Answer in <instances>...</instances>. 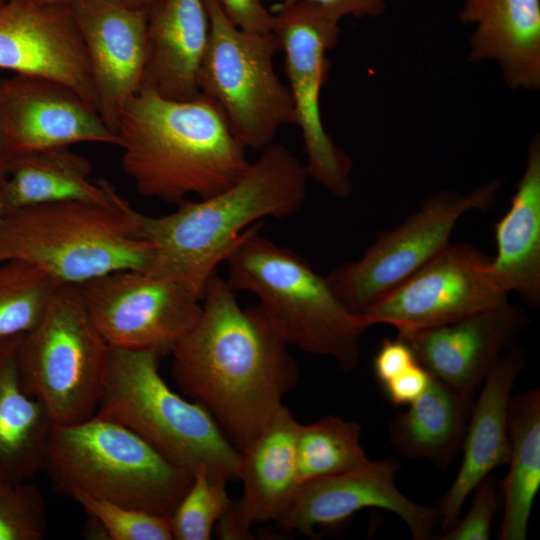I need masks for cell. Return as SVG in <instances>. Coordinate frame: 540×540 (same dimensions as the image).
Returning <instances> with one entry per match:
<instances>
[{"mask_svg": "<svg viewBox=\"0 0 540 540\" xmlns=\"http://www.w3.org/2000/svg\"><path fill=\"white\" fill-rule=\"evenodd\" d=\"M171 372L180 390L203 405L242 452L283 406L298 367L262 308H243L215 272L199 318L172 348Z\"/></svg>", "mask_w": 540, "mask_h": 540, "instance_id": "obj_1", "label": "cell"}, {"mask_svg": "<svg viewBox=\"0 0 540 540\" xmlns=\"http://www.w3.org/2000/svg\"><path fill=\"white\" fill-rule=\"evenodd\" d=\"M308 178L305 165L286 146L273 142L220 192L184 201L161 216L141 213L139 234L153 246L145 271L201 300L209 279L246 229L260 219L286 218L300 210Z\"/></svg>", "mask_w": 540, "mask_h": 540, "instance_id": "obj_2", "label": "cell"}, {"mask_svg": "<svg viewBox=\"0 0 540 540\" xmlns=\"http://www.w3.org/2000/svg\"><path fill=\"white\" fill-rule=\"evenodd\" d=\"M116 135L137 191L170 204L214 195L250 164L220 108L200 93L172 100L143 86L120 112Z\"/></svg>", "mask_w": 540, "mask_h": 540, "instance_id": "obj_3", "label": "cell"}, {"mask_svg": "<svg viewBox=\"0 0 540 540\" xmlns=\"http://www.w3.org/2000/svg\"><path fill=\"white\" fill-rule=\"evenodd\" d=\"M246 229L227 256L229 286L256 295L270 324L288 345L337 362L345 372L359 362L361 338L369 328L348 310L326 276L294 251Z\"/></svg>", "mask_w": 540, "mask_h": 540, "instance_id": "obj_4", "label": "cell"}, {"mask_svg": "<svg viewBox=\"0 0 540 540\" xmlns=\"http://www.w3.org/2000/svg\"><path fill=\"white\" fill-rule=\"evenodd\" d=\"M131 206L64 201L6 211L0 222V263L28 262L63 285H80L125 270H145L153 246L139 234Z\"/></svg>", "mask_w": 540, "mask_h": 540, "instance_id": "obj_5", "label": "cell"}, {"mask_svg": "<svg viewBox=\"0 0 540 540\" xmlns=\"http://www.w3.org/2000/svg\"><path fill=\"white\" fill-rule=\"evenodd\" d=\"M43 471L66 496L82 493L167 517L193 480L135 432L96 414L74 424L53 423Z\"/></svg>", "mask_w": 540, "mask_h": 540, "instance_id": "obj_6", "label": "cell"}, {"mask_svg": "<svg viewBox=\"0 0 540 540\" xmlns=\"http://www.w3.org/2000/svg\"><path fill=\"white\" fill-rule=\"evenodd\" d=\"M161 354L111 348L96 415L119 423L194 475L204 469L239 479L241 452L210 412L174 392L159 371Z\"/></svg>", "mask_w": 540, "mask_h": 540, "instance_id": "obj_7", "label": "cell"}, {"mask_svg": "<svg viewBox=\"0 0 540 540\" xmlns=\"http://www.w3.org/2000/svg\"><path fill=\"white\" fill-rule=\"evenodd\" d=\"M110 351L77 286L61 285L18 345L22 388L54 424L84 421L96 413Z\"/></svg>", "mask_w": 540, "mask_h": 540, "instance_id": "obj_8", "label": "cell"}, {"mask_svg": "<svg viewBox=\"0 0 540 540\" xmlns=\"http://www.w3.org/2000/svg\"><path fill=\"white\" fill-rule=\"evenodd\" d=\"M209 37L200 64L199 93L224 114L237 140L262 150L285 125H296L294 101L275 72L280 51L275 33H249L237 28L218 0H203Z\"/></svg>", "mask_w": 540, "mask_h": 540, "instance_id": "obj_9", "label": "cell"}, {"mask_svg": "<svg viewBox=\"0 0 540 540\" xmlns=\"http://www.w3.org/2000/svg\"><path fill=\"white\" fill-rule=\"evenodd\" d=\"M502 183L495 179L465 194L443 190L425 198L400 225L381 233L358 260L326 276L338 299L351 312L364 315L450 243L464 214L493 207Z\"/></svg>", "mask_w": 540, "mask_h": 540, "instance_id": "obj_10", "label": "cell"}, {"mask_svg": "<svg viewBox=\"0 0 540 540\" xmlns=\"http://www.w3.org/2000/svg\"><path fill=\"white\" fill-rule=\"evenodd\" d=\"M270 11L284 53L307 174L336 197L348 198L353 191L352 160L326 132L320 113V92L329 72L326 53L338 43V23L309 0H284Z\"/></svg>", "mask_w": 540, "mask_h": 540, "instance_id": "obj_11", "label": "cell"}, {"mask_svg": "<svg viewBox=\"0 0 540 540\" xmlns=\"http://www.w3.org/2000/svg\"><path fill=\"white\" fill-rule=\"evenodd\" d=\"M76 286L111 348L168 354L201 312L200 299L142 269L112 272Z\"/></svg>", "mask_w": 540, "mask_h": 540, "instance_id": "obj_12", "label": "cell"}, {"mask_svg": "<svg viewBox=\"0 0 540 540\" xmlns=\"http://www.w3.org/2000/svg\"><path fill=\"white\" fill-rule=\"evenodd\" d=\"M492 256L468 242L449 243L363 316L368 327L397 333L440 327L508 300L491 272Z\"/></svg>", "mask_w": 540, "mask_h": 540, "instance_id": "obj_13", "label": "cell"}, {"mask_svg": "<svg viewBox=\"0 0 540 540\" xmlns=\"http://www.w3.org/2000/svg\"><path fill=\"white\" fill-rule=\"evenodd\" d=\"M0 140L8 161L77 143L119 145L98 110L76 91L21 74L0 80Z\"/></svg>", "mask_w": 540, "mask_h": 540, "instance_id": "obj_14", "label": "cell"}, {"mask_svg": "<svg viewBox=\"0 0 540 540\" xmlns=\"http://www.w3.org/2000/svg\"><path fill=\"white\" fill-rule=\"evenodd\" d=\"M399 468L398 460L389 457L306 482L277 523L285 531L313 536L318 526L341 523L365 508H380L398 516L414 540L432 539L440 522L438 509L418 504L398 489Z\"/></svg>", "mask_w": 540, "mask_h": 540, "instance_id": "obj_15", "label": "cell"}, {"mask_svg": "<svg viewBox=\"0 0 540 540\" xmlns=\"http://www.w3.org/2000/svg\"><path fill=\"white\" fill-rule=\"evenodd\" d=\"M0 69L62 83L97 109L87 51L69 4H0Z\"/></svg>", "mask_w": 540, "mask_h": 540, "instance_id": "obj_16", "label": "cell"}, {"mask_svg": "<svg viewBox=\"0 0 540 540\" xmlns=\"http://www.w3.org/2000/svg\"><path fill=\"white\" fill-rule=\"evenodd\" d=\"M69 5L87 51L98 112L116 134L120 112L143 87L148 11L117 0Z\"/></svg>", "mask_w": 540, "mask_h": 540, "instance_id": "obj_17", "label": "cell"}, {"mask_svg": "<svg viewBox=\"0 0 540 540\" xmlns=\"http://www.w3.org/2000/svg\"><path fill=\"white\" fill-rule=\"evenodd\" d=\"M526 324L522 308L505 300L453 323L397 337L433 377L473 402L493 364L514 346Z\"/></svg>", "mask_w": 540, "mask_h": 540, "instance_id": "obj_18", "label": "cell"}, {"mask_svg": "<svg viewBox=\"0 0 540 540\" xmlns=\"http://www.w3.org/2000/svg\"><path fill=\"white\" fill-rule=\"evenodd\" d=\"M300 423L283 405L241 452L243 492L217 523L222 539H249L252 525L278 521L300 487L296 444Z\"/></svg>", "mask_w": 540, "mask_h": 540, "instance_id": "obj_19", "label": "cell"}, {"mask_svg": "<svg viewBox=\"0 0 540 540\" xmlns=\"http://www.w3.org/2000/svg\"><path fill=\"white\" fill-rule=\"evenodd\" d=\"M526 361L525 350L511 347L493 364L479 388L462 441L459 471L436 504L442 533L458 520L463 505L476 487L495 468L509 461V405L514 384Z\"/></svg>", "mask_w": 540, "mask_h": 540, "instance_id": "obj_20", "label": "cell"}, {"mask_svg": "<svg viewBox=\"0 0 540 540\" xmlns=\"http://www.w3.org/2000/svg\"><path fill=\"white\" fill-rule=\"evenodd\" d=\"M459 19L475 25L469 62H496L512 89H540L539 0H465Z\"/></svg>", "mask_w": 540, "mask_h": 540, "instance_id": "obj_21", "label": "cell"}, {"mask_svg": "<svg viewBox=\"0 0 540 540\" xmlns=\"http://www.w3.org/2000/svg\"><path fill=\"white\" fill-rule=\"evenodd\" d=\"M208 37L203 0H160L148 12L143 86L172 100L199 95L197 78Z\"/></svg>", "mask_w": 540, "mask_h": 540, "instance_id": "obj_22", "label": "cell"}, {"mask_svg": "<svg viewBox=\"0 0 540 540\" xmlns=\"http://www.w3.org/2000/svg\"><path fill=\"white\" fill-rule=\"evenodd\" d=\"M491 272L502 291L540 304V137L535 134L510 207L495 224Z\"/></svg>", "mask_w": 540, "mask_h": 540, "instance_id": "obj_23", "label": "cell"}, {"mask_svg": "<svg viewBox=\"0 0 540 540\" xmlns=\"http://www.w3.org/2000/svg\"><path fill=\"white\" fill-rule=\"evenodd\" d=\"M86 157L56 147L11 158L5 180L0 184V201L6 211L23 207L82 201L115 208L131 206L108 182L90 178Z\"/></svg>", "mask_w": 540, "mask_h": 540, "instance_id": "obj_24", "label": "cell"}, {"mask_svg": "<svg viewBox=\"0 0 540 540\" xmlns=\"http://www.w3.org/2000/svg\"><path fill=\"white\" fill-rule=\"evenodd\" d=\"M23 334L0 338V474L31 481L43 471L53 421L22 388L16 362Z\"/></svg>", "mask_w": 540, "mask_h": 540, "instance_id": "obj_25", "label": "cell"}, {"mask_svg": "<svg viewBox=\"0 0 540 540\" xmlns=\"http://www.w3.org/2000/svg\"><path fill=\"white\" fill-rule=\"evenodd\" d=\"M472 403L431 375L425 391L392 419L391 445L403 457L447 471L462 445Z\"/></svg>", "mask_w": 540, "mask_h": 540, "instance_id": "obj_26", "label": "cell"}, {"mask_svg": "<svg viewBox=\"0 0 540 540\" xmlns=\"http://www.w3.org/2000/svg\"><path fill=\"white\" fill-rule=\"evenodd\" d=\"M509 471L503 482L501 540L527 539L534 500L540 487V390L511 398L508 411Z\"/></svg>", "mask_w": 540, "mask_h": 540, "instance_id": "obj_27", "label": "cell"}, {"mask_svg": "<svg viewBox=\"0 0 540 540\" xmlns=\"http://www.w3.org/2000/svg\"><path fill=\"white\" fill-rule=\"evenodd\" d=\"M361 426L329 415L316 422L300 423L296 462L300 485L348 472L368 463L361 445Z\"/></svg>", "mask_w": 540, "mask_h": 540, "instance_id": "obj_28", "label": "cell"}, {"mask_svg": "<svg viewBox=\"0 0 540 540\" xmlns=\"http://www.w3.org/2000/svg\"><path fill=\"white\" fill-rule=\"evenodd\" d=\"M61 285L28 262L0 263V338L32 329Z\"/></svg>", "mask_w": 540, "mask_h": 540, "instance_id": "obj_29", "label": "cell"}, {"mask_svg": "<svg viewBox=\"0 0 540 540\" xmlns=\"http://www.w3.org/2000/svg\"><path fill=\"white\" fill-rule=\"evenodd\" d=\"M226 485V481L204 469L193 475L188 491L170 516L173 539H210L214 527L232 503Z\"/></svg>", "mask_w": 540, "mask_h": 540, "instance_id": "obj_30", "label": "cell"}, {"mask_svg": "<svg viewBox=\"0 0 540 540\" xmlns=\"http://www.w3.org/2000/svg\"><path fill=\"white\" fill-rule=\"evenodd\" d=\"M73 498L109 540H172L170 517L78 493Z\"/></svg>", "mask_w": 540, "mask_h": 540, "instance_id": "obj_31", "label": "cell"}, {"mask_svg": "<svg viewBox=\"0 0 540 540\" xmlns=\"http://www.w3.org/2000/svg\"><path fill=\"white\" fill-rule=\"evenodd\" d=\"M46 531L47 509L39 489L0 474V540H42Z\"/></svg>", "mask_w": 540, "mask_h": 540, "instance_id": "obj_32", "label": "cell"}, {"mask_svg": "<svg viewBox=\"0 0 540 540\" xmlns=\"http://www.w3.org/2000/svg\"><path fill=\"white\" fill-rule=\"evenodd\" d=\"M473 502L463 519L443 532L442 540H489L497 508L496 481L486 477L474 490Z\"/></svg>", "mask_w": 540, "mask_h": 540, "instance_id": "obj_33", "label": "cell"}, {"mask_svg": "<svg viewBox=\"0 0 540 540\" xmlns=\"http://www.w3.org/2000/svg\"><path fill=\"white\" fill-rule=\"evenodd\" d=\"M228 19L239 29L265 34L273 31L274 15L260 0H218Z\"/></svg>", "mask_w": 540, "mask_h": 540, "instance_id": "obj_34", "label": "cell"}, {"mask_svg": "<svg viewBox=\"0 0 540 540\" xmlns=\"http://www.w3.org/2000/svg\"><path fill=\"white\" fill-rule=\"evenodd\" d=\"M417 362L409 344L396 337L383 340L373 366L377 379L384 385Z\"/></svg>", "mask_w": 540, "mask_h": 540, "instance_id": "obj_35", "label": "cell"}, {"mask_svg": "<svg viewBox=\"0 0 540 540\" xmlns=\"http://www.w3.org/2000/svg\"><path fill=\"white\" fill-rule=\"evenodd\" d=\"M430 378V373L417 362L383 386L393 405H409L425 391Z\"/></svg>", "mask_w": 540, "mask_h": 540, "instance_id": "obj_36", "label": "cell"}, {"mask_svg": "<svg viewBox=\"0 0 540 540\" xmlns=\"http://www.w3.org/2000/svg\"><path fill=\"white\" fill-rule=\"evenodd\" d=\"M335 22L345 16L378 17L386 10V0H309Z\"/></svg>", "mask_w": 540, "mask_h": 540, "instance_id": "obj_37", "label": "cell"}, {"mask_svg": "<svg viewBox=\"0 0 540 540\" xmlns=\"http://www.w3.org/2000/svg\"><path fill=\"white\" fill-rule=\"evenodd\" d=\"M41 4H69L76 0H32ZM123 2L132 7L147 10L148 12L160 1V0H117Z\"/></svg>", "mask_w": 540, "mask_h": 540, "instance_id": "obj_38", "label": "cell"}, {"mask_svg": "<svg viewBox=\"0 0 540 540\" xmlns=\"http://www.w3.org/2000/svg\"><path fill=\"white\" fill-rule=\"evenodd\" d=\"M8 160L5 156L1 140H0V184L5 180L7 174Z\"/></svg>", "mask_w": 540, "mask_h": 540, "instance_id": "obj_39", "label": "cell"}, {"mask_svg": "<svg viewBox=\"0 0 540 540\" xmlns=\"http://www.w3.org/2000/svg\"><path fill=\"white\" fill-rule=\"evenodd\" d=\"M4 214H5V209H4V207H3V205H2V203L0 201V222H1Z\"/></svg>", "mask_w": 540, "mask_h": 540, "instance_id": "obj_40", "label": "cell"}, {"mask_svg": "<svg viewBox=\"0 0 540 540\" xmlns=\"http://www.w3.org/2000/svg\"><path fill=\"white\" fill-rule=\"evenodd\" d=\"M4 1H6V0H0V4H2Z\"/></svg>", "mask_w": 540, "mask_h": 540, "instance_id": "obj_41", "label": "cell"}]
</instances>
